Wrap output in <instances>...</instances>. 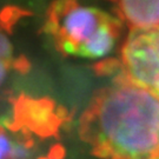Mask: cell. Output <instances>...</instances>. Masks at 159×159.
Wrapping results in <instances>:
<instances>
[{
	"mask_svg": "<svg viewBox=\"0 0 159 159\" xmlns=\"http://www.w3.org/2000/svg\"><path fill=\"white\" fill-rule=\"evenodd\" d=\"M85 131L102 159H153L159 152V97L126 79L116 83L97 98Z\"/></svg>",
	"mask_w": 159,
	"mask_h": 159,
	"instance_id": "cell-1",
	"label": "cell"
},
{
	"mask_svg": "<svg viewBox=\"0 0 159 159\" xmlns=\"http://www.w3.org/2000/svg\"><path fill=\"white\" fill-rule=\"evenodd\" d=\"M153 159H159V152H158V153H157V156H156V157H154Z\"/></svg>",
	"mask_w": 159,
	"mask_h": 159,
	"instance_id": "cell-11",
	"label": "cell"
},
{
	"mask_svg": "<svg viewBox=\"0 0 159 159\" xmlns=\"http://www.w3.org/2000/svg\"><path fill=\"white\" fill-rule=\"evenodd\" d=\"M7 72H8V68H7V63L0 60V85L4 83V80L7 77Z\"/></svg>",
	"mask_w": 159,
	"mask_h": 159,
	"instance_id": "cell-9",
	"label": "cell"
},
{
	"mask_svg": "<svg viewBox=\"0 0 159 159\" xmlns=\"http://www.w3.org/2000/svg\"><path fill=\"white\" fill-rule=\"evenodd\" d=\"M118 12L132 31L159 27V0H124L118 2Z\"/></svg>",
	"mask_w": 159,
	"mask_h": 159,
	"instance_id": "cell-4",
	"label": "cell"
},
{
	"mask_svg": "<svg viewBox=\"0 0 159 159\" xmlns=\"http://www.w3.org/2000/svg\"><path fill=\"white\" fill-rule=\"evenodd\" d=\"M32 150L26 143L14 142L10 159H31Z\"/></svg>",
	"mask_w": 159,
	"mask_h": 159,
	"instance_id": "cell-6",
	"label": "cell"
},
{
	"mask_svg": "<svg viewBox=\"0 0 159 159\" xmlns=\"http://www.w3.org/2000/svg\"><path fill=\"white\" fill-rule=\"evenodd\" d=\"M125 79L159 97V27L131 31L121 47Z\"/></svg>",
	"mask_w": 159,
	"mask_h": 159,
	"instance_id": "cell-2",
	"label": "cell"
},
{
	"mask_svg": "<svg viewBox=\"0 0 159 159\" xmlns=\"http://www.w3.org/2000/svg\"><path fill=\"white\" fill-rule=\"evenodd\" d=\"M20 116L26 125L38 132H48L54 126V113L48 102L26 100L20 106Z\"/></svg>",
	"mask_w": 159,
	"mask_h": 159,
	"instance_id": "cell-5",
	"label": "cell"
},
{
	"mask_svg": "<svg viewBox=\"0 0 159 159\" xmlns=\"http://www.w3.org/2000/svg\"><path fill=\"white\" fill-rule=\"evenodd\" d=\"M111 23V19L93 7L61 4L56 6L53 29L61 37L64 51L83 57L87 46Z\"/></svg>",
	"mask_w": 159,
	"mask_h": 159,
	"instance_id": "cell-3",
	"label": "cell"
},
{
	"mask_svg": "<svg viewBox=\"0 0 159 159\" xmlns=\"http://www.w3.org/2000/svg\"><path fill=\"white\" fill-rule=\"evenodd\" d=\"M39 159H59L57 157H43V158H39Z\"/></svg>",
	"mask_w": 159,
	"mask_h": 159,
	"instance_id": "cell-10",
	"label": "cell"
},
{
	"mask_svg": "<svg viewBox=\"0 0 159 159\" xmlns=\"http://www.w3.org/2000/svg\"><path fill=\"white\" fill-rule=\"evenodd\" d=\"M12 52H13V48H12L11 40L4 31L0 30V60L7 63V60L11 59Z\"/></svg>",
	"mask_w": 159,
	"mask_h": 159,
	"instance_id": "cell-8",
	"label": "cell"
},
{
	"mask_svg": "<svg viewBox=\"0 0 159 159\" xmlns=\"http://www.w3.org/2000/svg\"><path fill=\"white\" fill-rule=\"evenodd\" d=\"M14 140L6 133L5 131L0 130V159L11 158L12 148Z\"/></svg>",
	"mask_w": 159,
	"mask_h": 159,
	"instance_id": "cell-7",
	"label": "cell"
}]
</instances>
